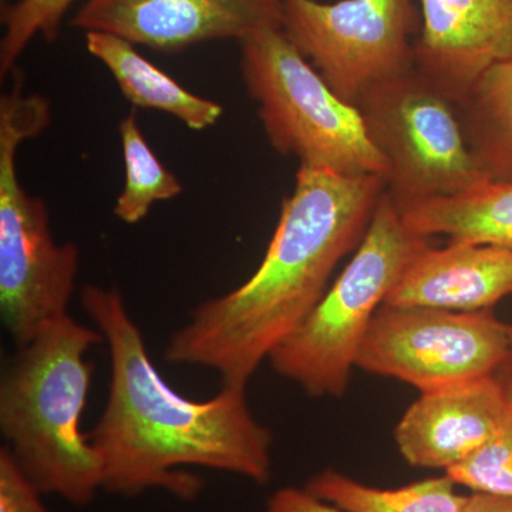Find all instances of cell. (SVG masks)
Instances as JSON below:
<instances>
[{
	"label": "cell",
	"instance_id": "30bf717a",
	"mask_svg": "<svg viewBox=\"0 0 512 512\" xmlns=\"http://www.w3.org/2000/svg\"><path fill=\"white\" fill-rule=\"evenodd\" d=\"M284 0H87L72 25L160 52L282 28Z\"/></svg>",
	"mask_w": 512,
	"mask_h": 512
},
{
	"label": "cell",
	"instance_id": "7402d4cb",
	"mask_svg": "<svg viewBox=\"0 0 512 512\" xmlns=\"http://www.w3.org/2000/svg\"><path fill=\"white\" fill-rule=\"evenodd\" d=\"M265 512H346L326 503L306 488L285 487L275 491L266 504Z\"/></svg>",
	"mask_w": 512,
	"mask_h": 512
},
{
	"label": "cell",
	"instance_id": "44dd1931",
	"mask_svg": "<svg viewBox=\"0 0 512 512\" xmlns=\"http://www.w3.org/2000/svg\"><path fill=\"white\" fill-rule=\"evenodd\" d=\"M42 495L23 476L10 456L8 447L0 448V512H52Z\"/></svg>",
	"mask_w": 512,
	"mask_h": 512
},
{
	"label": "cell",
	"instance_id": "2e32d148",
	"mask_svg": "<svg viewBox=\"0 0 512 512\" xmlns=\"http://www.w3.org/2000/svg\"><path fill=\"white\" fill-rule=\"evenodd\" d=\"M457 106L468 144L488 180L512 183V59L481 74Z\"/></svg>",
	"mask_w": 512,
	"mask_h": 512
},
{
	"label": "cell",
	"instance_id": "277c9868",
	"mask_svg": "<svg viewBox=\"0 0 512 512\" xmlns=\"http://www.w3.org/2000/svg\"><path fill=\"white\" fill-rule=\"evenodd\" d=\"M13 72L12 89L0 99V312L22 348L47 322L67 315L80 252L72 242L57 244L45 202L20 183V144L40 136L52 113L45 97L23 93L22 73Z\"/></svg>",
	"mask_w": 512,
	"mask_h": 512
},
{
	"label": "cell",
	"instance_id": "9a60e30c",
	"mask_svg": "<svg viewBox=\"0 0 512 512\" xmlns=\"http://www.w3.org/2000/svg\"><path fill=\"white\" fill-rule=\"evenodd\" d=\"M402 217L420 237L441 235L512 251V183L484 180L463 194L427 202Z\"/></svg>",
	"mask_w": 512,
	"mask_h": 512
},
{
	"label": "cell",
	"instance_id": "ac0fdd59",
	"mask_svg": "<svg viewBox=\"0 0 512 512\" xmlns=\"http://www.w3.org/2000/svg\"><path fill=\"white\" fill-rule=\"evenodd\" d=\"M119 133L126 184L114 205V214L126 224H137L156 202L180 195L183 185L148 146L138 127L136 111L120 121Z\"/></svg>",
	"mask_w": 512,
	"mask_h": 512
},
{
	"label": "cell",
	"instance_id": "d6986e66",
	"mask_svg": "<svg viewBox=\"0 0 512 512\" xmlns=\"http://www.w3.org/2000/svg\"><path fill=\"white\" fill-rule=\"evenodd\" d=\"M73 3L74 0H19L3 8L5 33L0 42V76H8L16 69L19 57L36 36L53 42Z\"/></svg>",
	"mask_w": 512,
	"mask_h": 512
},
{
	"label": "cell",
	"instance_id": "5b68a950",
	"mask_svg": "<svg viewBox=\"0 0 512 512\" xmlns=\"http://www.w3.org/2000/svg\"><path fill=\"white\" fill-rule=\"evenodd\" d=\"M429 238L414 234L383 192L365 237L335 284L268 360L279 376L312 397L348 392L357 353L414 252Z\"/></svg>",
	"mask_w": 512,
	"mask_h": 512
},
{
	"label": "cell",
	"instance_id": "8992f818",
	"mask_svg": "<svg viewBox=\"0 0 512 512\" xmlns=\"http://www.w3.org/2000/svg\"><path fill=\"white\" fill-rule=\"evenodd\" d=\"M241 72L278 153L335 173L386 178V158L359 109L330 89L282 28L241 40Z\"/></svg>",
	"mask_w": 512,
	"mask_h": 512
},
{
	"label": "cell",
	"instance_id": "7c38bea8",
	"mask_svg": "<svg viewBox=\"0 0 512 512\" xmlns=\"http://www.w3.org/2000/svg\"><path fill=\"white\" fill-rule=\"evenodd\" d=\"M510 399L494 375L421 393L394 440L410 466L443 470L464 463L497 431Z\"/></svg>",
	"mask_w": 512,
	"mask_h": 512
},
{
	"label": "cell",
	"instance_id": "9c48e42d",
	"mask_svg": "<svg viewBox=\"0 0 512 512\" xmlns=\"http://www.w3.org/2000/svg\"><path fill=\"white\" fill-rule=\"evenodd\" d=\"M508 343V323L491 309L466 313L383 305L363 339L356 367L426 393L494 375Z\"/></svg>",
	"mask_w": 512,
	"mask_h": 512
},
{
	"label": "cell",
	"instance_id": "ba28073f",
	"mask_svg": "<svg viewBox=\"0 0 512 512\" xmlns=\"http://www.w3.org/2000/svg\"><path fill=\"white\" fill-rule=\"evenodd\" d=\"M282 30L340 99L416 66L414 0H284Z\"/></svg>",
	"mask_w": 512,
	"mask_h": 512
},
{
	"label": "cell",
	"instance_id": "52a82bcc",
	"mask_svg": "<svg viewBox=\"0 0 512 512\" xmlns=\"http://www.w3.org/2000/svg\"><path fill=\"white\" fill-rule=\"evenodd\" d=\"M356 107L386 158L384 192L400 214L488 180L468 144L457 101L416 66L376 84Z\"/></svg>",
	"mask_w": 512,
	"mask_h": 512
},
{
	"label": "cell",
	"instance_id": "603a6c76",
	"mask_svg": "<svg viewBox=\"0 0 512 512\" xmlns=\"http://www.w3.org/2000/svg\"><path fill=\"white\" fill-rule=\"evenodd\" d=\"M460 512H512V497L473 491L464 498Z\"/></svg>",
	"mask_w": 512,
	"mask_h": 512
},
{
	"label": "cell",
	"instance_id": "e0dca14e",
	"mask_svg": "<svg viewBox=\"0 0 512 512\" xmlns=\"http://www.w3.org/2000/svg\"><path fill=\"white\" fill-rule=\"evenodd\" d=\"M447 474L400 488L359 483L335 468H325L306 484L313 495L346 512H460L466 495Z\"/></svg>",
	"mask_w": 512,
	"mask_h": 512
},
{
	"label": "cell",
	"instance_id": "cb8c5ba5",
	"mask_svg": "<svg viewBox=\"0 0 512 512\" xmlns=\"http://www.w3.org/2000/svg\"><path fill=\"white\" fill-rule=\"evenodd\" d=\"M508 335H510V343H508V352L504 362L495 370V379L503 386L508 399L512 400V323H508Z\"/></svg>",
	"mask_w": 512,
	"mask_h": 512
},
{
	"label": "cell",
	"instance_id": "7a4b0ae2",
	"mask_svg": "<svg viewBox=\"0 0 512 512\" xmlns=\"http://www.w3.org/2000/svg\"><path fill=\"white\" fill-rule=\"evenodd\" d=\"M383 192L377 175L299 165L258 269L234 291L198 305L168 340L164 359L214 370L222 386L247 389L318 305L340 261L359 247Z\"/></svg>",
	"mask_w": 512,
	"mask_h": 512
},
{
	"label": "cell",
	"instance_id": "4fadbf2b",
	"mask_svg": "<svg viewBox=\"0 0 512 512\" xmlns=\"http://www.w3.org/2000/svg\"><path fill=\"white\" fill-rule=\"evenodd\" d=\"M512 295V251L493 244L429 241L412 255L384 305L481 312Z\"/></svg>",
	"mask_w": 512,
	"mask_h": 512
},
{
	"label": "cell",
	"instance_id": "ffe728a7",
	"mask_svg": "<svg viewBox=\"0 0 512 512\" xmlns=\"http://www.w3.org/2000/svg\"><path fill=\"white\" fill-rule=\"evenodd\" d=\"M444 474L471 491L512 497V400L491 439Z\"/></svg>",
	"mask_w": 512,
	"mask_h": 512
},
{
	"label": "cell",
	"instance_id": "3957f363",
	"mask_svg": "<svg viewBox=\"0 0 512 512\" xmlns=\"http://www.w3.org/2000/svg\"><path fill=\"white\" fill-rule=\"evenodd\" d=\"M96 328L63 316L47 322L10 360L0 383V431L10 456L40 494L86 507L103 488V463L80 430Z\"/></svg>",
	"mask_w": 512,
	"mask_h": 512
},
{
	"label": "cell",
	"instance_id": "5bb4252c",
	"mask_svg": "<svg viewBox=\"0 0 512 512\" xmlns=\"http://www.w3.org/2000/svg\"><path fill=\"white\" fill-rule=\"evenodd\" d=\"M86 47L107 67L121 94L136 109L163 111L195 131L215 126L221 119L224 109L220 104L185 89L148 62L127 40L109 33L87 32Z\"/></svg>",
	"mask_w": 512,
	"mask_h": 512
},
{
	"label": "cell",
	"instance_id": "8fae6325",
	"mask_svg": "<svg viewBox=\"0 0 512 512\" xmlns=\"http://www.w3.org/2000/svg\"><path fill=\"white\" fill-rule=\"evenodd\" d=\"M416 69L458 100L512 59V0H420Z\"/></svg>",
	"mask_w": 512,
	"mask_h": 512
},
{
	"label": "cell",
	"instance_id": "6da1fadb",
	"mask_svg": "<svg viewBox=\"0 0 512 512\" xmlns=\"http://www.w3.org/2000/svg\"><path fill=\"white\" fill-rule=\"evenodd\" d=\"M82 305L110 353L109 397L89 434L103 463V490L134 497L161 488L192 501L204 484L184 467L269 483L274 437L252 414L247 389L222 386L205 402L181 396L151 362L117 289L86 285Z\"/></svg>",
	"mask_w": 512,
	"mask_h": 512
}]
</instances>
